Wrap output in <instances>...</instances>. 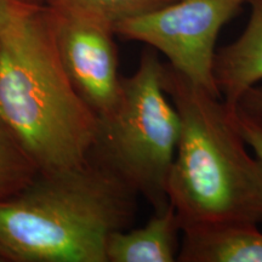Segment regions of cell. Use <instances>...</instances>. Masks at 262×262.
Instances as JSON below:
<instances>
[{"instance_id": "6da1fadb", "label": "cell", "mask_w": 262, "mask_h": 262, "mask_svg": "<svg viewBox=\"0 0 262 262\" xmlns=\"http://www.w3.org/2000/svg\"><path fill=\"white\" fill-rule=\"evenodd\" d=\"M0 120L39 171L89 162L98 117L62 64L47 5L0 34Z\"/></svg>"}, {"instance_id": "7a4b0ae2", "label": "cell", "mask_w": 262, "mask_h": 262, "mask_svg": "<svg viewBox=\"0 0 262 262\" xmlns=\"http://www.w3.org/2000/svg\"><path fill=\"white\" fill-rule=\"evenodd\" d=\"M137 193L89 159L38 171L0 199V258L14 262H107V241L129 227Z\"/></svg>"}, {"instance_id": "3957f363", "label": "cell", "mask_w": 262, "mask_h": 262, "mask_svg": "<svg viewBox=\"0 0 262 262\" xmlns=\"http://www.w3.org/2000/svg\"><path fill=\"white\" fill-rule=\"evenodd\" d=\"M163 86L181 119L168 199L182 231L227 222H262V163L249 155L235 108L164 64Z\"/></svg>"}, {"instance_id": "277c9868", "label": "cell", "mask_w": 262, "mask_h": 262, "mask_svg": "<svg viewBox=\"0 0 262 262\" xmlns=\"http://www.w3.org/2000/svg\"><path fill=\"white\" fill-rule=\"evenodd\" d=\"M163 70L157 51L147 48L135 73L122 79L116 107L98 119L90 156L155 210L169 204L166 186L181 133L180 114L164 90Z\"/></svg>"}, {"instance_id": "5b68a950", "label": "cell", "mask_w": 262, "mask_h": 262, "mask_svg": "<svg viewBox=\"0 0 262 262\" xmlns=\"http://www.w3.org/2000/svg\"><path fill=\"white\" fill-rule=\"evenodd\" d=\"M248 0H175L114 28L117 35L141 41L168 58L173 70L216 97L212 66L221 28Z\"/></svg>"}, {"instance_id": "8992f818", "label": "cell", "mask_w": 262, "mask_h": 262, "mask_svg": "<svg viewBox=\"0 0 262 262\" xmlns=\"http://www.w3.org/2000/svg\"><path fill=\"white\" fill-rule=\"evenodd\" d=\"M49 9L68 77L98 119L108 116L119 101L123 79L118 70L114 28L93 16Z\"/></svg>"}, {"instance_id": "52a82bcc", "label": "cell", "mask_w": 262, "mask_h": 262, "mask_svg": "<svg viewBox=\"0 0 262 262\" xmlns=\"http://www.w3.org/2000/svg\"><path fill=\"white\" fill-rule=\"evenodd\" d=\"M250 17L241 37L216 51L214 79L222 100L237 108L247 91L262 80V0H248Z\"/></svg>"}, {"instance_id": "ba28073f", "label": "cell", "mask_w": 262, "mask_h": 262, "mask_svg": "<svg viewBox=\"0 0 262 262\" xmlns=\"http://www.w3.org/2000/svg\"><path fill=\"white\" fill-rule=\"evenodd\" d=\"M180 262H262V232L256 224L227 222L182 231Z\"/></svg>"}, {"instance_id": "9c48e42d", "label": "cell", "mask_w": 262, "mask_h": 262, "mask_svg": "<svg viewBox=\"0 0 262 262\" xmlns=\"http://www.w3.org/2000/svg\"><path fill=\"white\" fill-rule=\"evenodd\" d=\"M182 225L170 204L155 210L143 227L113 232L107 241V262H172L181 248Z\"/></svg>"}, {"instance_id": "30bf717a", "label": "cell", "mask_w": 262, "mask_h": 262, "mask_svg": "<svg viewBox=\"0 0 262 262\" xmlns=\"http://www.w3.org/2000/svg\"><path fill=\"white\" fill-rule=\"evenodd\" d=\"M45 5L55 10L74 11L93 16L116 28L127 19L140 17L175 0H44Z\"/></svg>"}, {"instance_id": "8fae6325", "label": "cell", "mask_w": 262, "mask_h": 262, "mask_svg": "<svg viewBox=\"0 0 262 262\" xmlns=\"http://www.w3.org/2000/svg\"><path fill=\"white\" fill-rule=\"evenodd\" d=\"M38 171L35 164L0 120V199L21 189Z\"/></svg>"}, {"instance_id": "7c38bea8", "label": "cell", "mask_w": 262, "mask_h": 262, "mask_svg": "<svg viewBox=\"0 0 262 262\" xmlns=\"http://www.w3.org/2000/svg\"><path fill=\"white\" fill-rule=\"evenodd\" d=\"M235 120L239 133L242 134L245 143L254 150L256 158L262 163V118L235 108Z\"/></svg>"}, {"instance_id": "4fadbf2b", "label": "cell", "mask_w": 262, "mask_h": 262, "mask_svg": "<svg viewBox=\"0 0 262 262\" xmlns=\"http://www.w3.org/2000/svg\"><path fill=\"white\" fill-rule=\"evenodd\" d=\"M35 5L21 0H0V34L14 27Z\"/></svg>"}, {"instance_id": "5bb4252c", "label": "cell", "mask_w": 262, "mask_h": 262, "mask_svg": "<svg viewBox=\"0 0 262 262\" xmlns=\"http://www.w3.org/2000/svg\"><path fill=\"white\" fill-rule=\"evenodd\" d=\"M237 107L258 118H262V86L255 85L250 88L239 100Z\"/></svg>"}, {"instance_id": "9a60e30c", "label": "cell", "mask_w": 262, "mask_h": 262, "mask_svg": "<svg viewBox=\"0 0 262 262\" xmlns=\"http://www.w3.org/2000/svg\"><path fill=\"white\" fill-rule=\"evenodd\" d=\"M21 2L28 3V4H40V2H44V0H21Z\"/></svg>"}, {"instance_id": "2e32d148", "label": "cell", "mask_w": 262, "mask_h": 262, "mask_svg": "<svg viewBox=\"0 0 262 262\" xmlns=\"http://www.w3.org/2000/svg\"><path fill=\"white\" fill-rule=\"evenodd\" d=\"M0 261H2V258H0Z\"/></svg>"}]
</instances>
